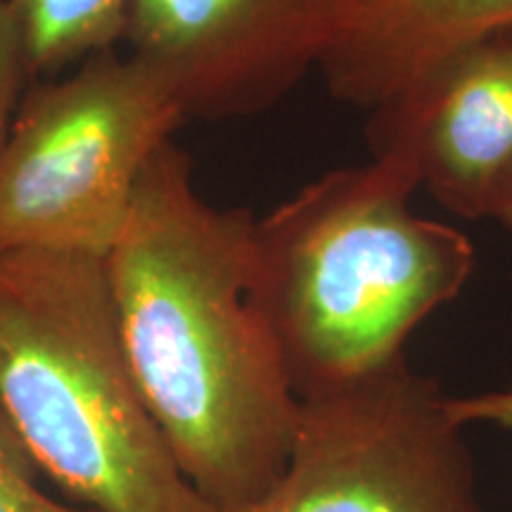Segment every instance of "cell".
I'll return each instance as SVG.
<instances>
[{"instance_id":"1","label":"cell","mask_w":512,"mask_h":512,"mask_svg":"<svg viewBox=\"0 0 512 512\" xmlns=\"http://www.w3.org/2000/svg\"><path fill=\"white\" fill-rule=\"evenodd\" d=\"M102 264L128 366L185 477L221 512L264 496L302 399L254 297V216L204 200L169 140Z\"/></svg>"},{"instance_id":"2","label":"cell","mask_w":512,"mask_h":512,"mask_svg":"<svg viewBox=\"0 0 512 512\" xmlns=\"http://www.w3.org/2000/svg\"><path fill=\"white\" fill-rule=\"evenodd\" d=\"M408 166L335 169L254 219V297L299 399L406 358L408 337L475 271L463 230L411 211Z\"/></svg>"},{"instance_id":"3","label":"cell","mask_w":512,"mask_h":512,"mask_svg":"<svg viewBox=\"0 0 512 512\" xmlns=\"http://www.w3.org/2000/svg\"><path fill=\"white\" fill-rule=\"evenodd\" d=\"M0 406L93 512H221L185 477L121 344L102 259L0 254Z\"/></svg>"},{"instance_id":"4","label":"cell","mask_w":512,"mask_h":512,"mask_svg":"<svg viewBox=\"0 0 512 512\" xmlns=\"http://www.w3.org/2000/svg\"><path fill=\"white\" fill-rule=\"evenodd\" d=\"M181 121L164 83L114 50L29 93L0 152V254L105 259Z\"/></svg>"},{"instance_id":"5","label":"cell","mask_w":512,"mask_h":512,"mask_svg":"<svg viewBox=\"0 0 512 512\" xmlns=\"http://www.w3.org/2000/svg\"><path fill=\"white\" fill-rule=\"evenodd\" d=\"M448 394L406 358L302 399L283 475L233 512H486Z\"/></svg>"},{"instance_id":"6","label":"cell","mask_w":512,"mask_h":512,"mask_svg":"<svg viewBox=\"0 0 512 512\" xmlns=\"http://www.w3.org/2000/svg\"><path fill=\"white\" fill-rule=\"evenodd\" d=\"M344 0H126L121 43L185 119L249 117L318 67Z\"/></svg>"},{"instance_id":"7","label":"cell","mask_w":512,"mask_h":512,"mask_svg":"<svg viewBox=\"0 0 512 512\" xmlns=\"http://www.w3.org/2000/svg\"><path fill=\"white\" fill-rule=\"evenodd\" d=\"M373 157L413 171L463 219H489L512 174V24L446 55L377 105Z\"/></svg>"},{"instance_id":"8","label":"cell","mask_w":512,"mask_h":512,"mask_svg":"<svg viewBox=\"0 0 512 512\" xmlns=\"http://www.w3.org/2000/svg\"><path fill=\"white\" fill-rule=\"evenodd\" d=\"M510 24L512 0H344L318 69L335 98L375 110L427 67Z\"/></svg>"},{"instance_id":"9","label":"cell","mask_w":512,"mask_h":512,"mask_svg":"<svg viewBox=\"0 0 512 512\" xmlns=\"http://www.w3.org/2000/svg\"><path fill=\"white\" fill-rule=\"evenodd\" d=\"M22 29L29 74H64L121 43L126 0H8Z\"/></svg>"},{"instance_id":"10","label":"cell","mask_w":512,"mask_h":512,"mask_svg":"<svg viewBox=\"0 0 512 512\" xmlns=\"http://www.w3.org/2000/svg\"><path fill=\"white\" fill-rule=\"evenodd\" d=\"M38 467L0 406V512H93L69 508L43 491Z\"/></svg>"},{"instance_id":"11","label":"cell","mask_w":512,"mask_h":512,"mask_svg":"<svg viewBox=\"0 0 512 512\" xmlns=\"http://www.w3.org/2000/svg\"><path fill=\"white\" fill-rule=\"evenodd\" d=\"M31 79L22 29L8 0H0V152L15 124L24 86Z\"/></svg>"},{"instance_id":"12","label":"cell","mask_w":512,"mask_h":512,"mask_svg":"<svg viewBox=\"0 0 512 512\" xmlns=\"http://www.w3.org/2000/svg\"><path fill=\"white\" fill-rule=\"evenodd\" d=\"M448 411L463 427L484 422L512 432V387L470 396H448Z\"/></svg>"},{"instance_id":"13","label":"cell","mask_w":512,"mask_h":512,"mask_svg":"<svg viewBox=\"0 0 512 512\" xmlns=\"http://www.w3.org/2000/svg\"><path fill=\"white\" fill-rule=\"evenodd\" d=\"M489 219H494L496 223H501L503 228L512 230V174L508 176V181L503 183L501 192H498Z\"/></svg>"}]
</instances>
